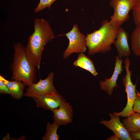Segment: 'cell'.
Listing matches in <instances>:
<instances>
[{
  "label": "cell",
  "instance_id": "24",
  "mask_svg": "<svg viewBox=\"0 0 140 140\" xmlns=\"http://www.w3.org/2000/svg\"><path fill=\"white\" fill-rule=\"evenodd\" d=\"M137 91V95L139 96L140 97V93L138 92L137 91Z\"/></svg>",
  "mask_w": 140,
  "mask_h": 140
},
{
  "label": "cell",
  "instance_id": "19",
  "mask_svg": "<svg viewBox=\"0 0 140 140\" xmlns=\"http://www.w3.org/2000/svg\"><path fill=\"white\" fill-rule=\"evenodd\" d=\"M57 0H40L39 3L34 10V12L35 13H38L46 8L50 9L52 4Z\"/></svg>",
  "mask_w": 140,
  "mask_h": 140
},
{
  "label": "cell",
  "instance_id": "11",
  "mask_svg": "<svg viewBox=\"0 0 140 140\" xmlns=\"http://www.w3.org/2000/svg\"><path fill=\"white\" fill-rule=\"evenodd\" d=\"M52 112L54 121L60 125H65L73 122V107L66 101L62 102L58 108Z\"/></svg>",
  "mask_w": 140,
  "mask_h": 140
},
{
  "label": "cell",
  "instance_id": "23",
  "mask_svg": "<svg viewBox=\"0 0 140 140\" xmlns=\"http://www.w3.org/2000/svg\"><path fill=\"white\" fill-rule=\"evenodd\" d=\"M106 140H120L117 136L114 134L106 139Z\"/></svg>",
  "mask_w": 140,
  "mask_h": 140
},
{
  "label": "cell",
  "instance_id": "21",
  "mask_svg": "<svg viewBox=\"0 0 140 140\" xmlns=\"http://www.w3.org/2000/svg\"><path fill=\"white\" fill-rule=\"evenodd\" d=\"M0 93L3 94L10 95V92L6 85L0 80Z\"/></svg>",
  "mask_w": 140,
  "mask_h": 140
},
{
  "label": "cell",
  "instance_id": "16",
  "mask_svg": "<svg viewBox=\"0 0 140 140\" xmlns=\"http://www.w3.org/2000/svg\"><path fill=\"white\" fill-rule=\"evenodd\" d=\"M136 26L131 35V48L136 55L140 56V24Z\"/></svg>",
  "mask_w": 140,
  "mask_h": 140
},
{
  "label": "cell",
  "instance_id": "17",
  "mask_svg": "<svg viewBox=\"0 0 140 140\" xmlns=\"http://www.w3.org/2000/svg\"><path fill=\"white\" fill-rule=\"evenodd\" d=\"M59 125L56 122L54 121L52 124L47 123L45 134L42 137L43 140H58L59 136L57 134V131L59 127Z\"/></svg>",
  "mask_w": 140,
  "mask_h": 140
},
{
  "label": "cell",
  "instance_id": "22",
  "mask_svg": "<svg viewBox=\"0 0 140 140\" xmlns=\"http://www.w3.org/2000/svg\"><path fill=\"white\" fill-rule=\"evenodd\" d=\"M129 133L132 140H140V131Z\"/></svg>",
  "mask_w": 140,
  "mask_h": 140
},
{
  "label": "cell",
  "instance_id": "20",
  "mask_svg": "<svg viewBox=\"0 0 140 140\" xmlns=\"http://www.w3.org/2000/svg\"><path fill=\"white\" fill-rule=\"evenodd\" d=\"M133 109L135 113L140 114V97L137 95L134 104Z\"/></svg>",
  "mask_w": 140,
  "mask_h": 140
},
{
  "label": "cell",
  "instance_id": "10",
  "mask_svg": "<svg viewBox=\"0 0 140 140\" xmlns=\"http://www.w3.org/2000/svg\"><path fill=\"white\" fill-rule=\"evenodd\" d=\"M109 115L110 117V120L106 121L102 119L99 123L112 131L114 134L117 136L121 140H132L129 133L121 122L120 118L110 113Z\"/></svg>",
  "mask_w": 140,
  "mask_h": 140
},
{
  "label": "cell",
  "instance_id": "14",
  "mask_svg": "<svg viewBox=\"0 0 140 140\" xmlns=\"http://www.w3.org/2000/svg\"><path fill=\"white\" fill-rule=\"evenodd\" d=\"M73 64L76 67H79L87 71L94 76L98 74L93 61L84 53L79 54Z\"/></svg>",
  "mask_w": 140,
  "mask_h": 140
},
{
  "label": "cell",
  "instance_id": "4",
  "mask_svg": "<svg viewBox=\"0 0 140 140\" xmlns=\"http://www.w3.org/2000/svg\"><path fill=\"white\" fill-rule=\"evenodd\" d=\"M124 63L126 74L123 78L122 82L127 94V104L121 111L118 113L114 112L113 114L116 116L126 117L135 113L133 107L137 94L136 92V83L134 85L131 80L132 73L131 71L129 69L130 62L128 57H126Z\"/></svg>",
  "mask_w": 140,
  "mask_h": 140
},
{
  "label": "cell",
  "instance_id": "18",
  "mask_svg": "<svg viewBox=\"0 0 140 140\" xmlns=\"http://www.w3.org/2000/svg\"><path fill=\"white\" fill-rule=\"evenodd\" d=\"M132 15L136 25L140 24V0H137L132 9Z\"/></svg>",
  "mask_w": 140,
  "mask_h": 140
},
{
  "label": "cell",
  "instance_id": "3",
  "mask_svg": "<svg viewBox=\"0 0 140 140\" xmlns=\"http://www.w3.org/2000/svg\"><path fill=\"white\" fill-rule=\"evenodd\" d=\"M13 46V59L10 66L12 73L11 80L21 81L29 86L36 82L37 68L29 59L25 47L21 42H17Z\"/></svg>",
  "mask_w": 140,
  "mask_h": 140
},
{
  "label": "cell",
  "instance_id": "9",
  "mask_svg": "<svg viewBox=\"0 0 140 140\" xmlns=\"http://www.w3.org/2000/svg\"><path fill=\"white\" fill-rule=\"evenodd\" d=\"M115 58V67L112 75L109 78L106 77L104 81L101 80L99 82L101 89L106 92L109 95H112L114 88L118 87L117 81L119 75L121 74L123 71V59L118 55L116 56Z\"/></svg>",
  "mask_w": 140,
  "mask_h": 140
},
{
  "label": "cell",
  "instance_id": "2",
  "mask_svg": "<svg viewBox=\"0 0 140 140\" xmlns=\"http://www.w3.org/2000/svg\"><path fill=\"white\" fill-rule=\"evenodd\" d=\"M107 20H103L99 29L95 30L86 36L88 54L92 55L97 53L109 51L114 44L119 27Z\"/></svg>",
  "mask_w": 140,
  "mask_h": 140
},
{
  "label": "cell",
  "instance_id": "5",
  "mask_svg": "<svg viewBox=\"0 0 140 140\" xmlns=\"http://www.w3.org/2000/svg\"><path fill=\"white\" fill-rule=\"evenodd\" d=\"M65 36L69 40L68 46L63 53L64 59L67 58L74 53H84L87 50L86 36L80 31L76 24H74L72 29L66 34L60 36Z\"/></svg>",
  "mask_w": 140,
  "mask_h": 140
},
{
  "label": "cell",
  "instance_id": "1",
  "mask_svg": "<svg viewBox=\"0 0 140 140\" xmlns=\"http://www.w3.org/2000/svg\"><path fill=\"white\" fill-rule=\"evenodd\" d=\"M34 26V31L29 38L25 50L31 62L39 69L45 46L55 37L49 23L45 19H35Z\"/></svg>",
  "mask_w": 140,
  "mask_h": 140
},
{
  "label": "cell",
  "instance_id": "15",
  "mask_svg": "<svg viewBox=\"0 0 140 140\" xmlns=\"http://www.w3.org/2000/svg\"><path fill=\"white\" fill-rule=\"evenodd\" d=\"M123 123L128 132L140 131V114L135 113L123 120Z\"/></svg>",
  "mask_w": 140,
  "mask_h": 140
},
{
  "label": "cell",
  "instance_id": "12",
  "mask_svg": "<svg viewBox=\"0 0 140 140\" xmlns=\"http://www.w3.org/2000/svg\"><path fill=\"white\" fill-rule=\"evenodd\" d=\"M128 39V33L122 27H120L114 44L118 55L121 58L128 57L130 54Z\"/></svg>",
  "mask_w": 140,
  "mask_h": 140
},
{
  "label": "cell",
  "instance_id": "25",
  "mask_svg": "<svg viewBox=\"0 0 140 140\" xmlns=\"http://www.w3.org/2000/svg\"><path fill=\"white\" fill-rule=\"evenodd\" d=\"M102 0V1H104L107 0Z\"/></svg>",
  "mask_w": 140,
  "mask_h": 140
},
{
  "label": "cell",
  "instance_id": "8",
  "mask_svg": "<svg viewBox=\"0 0 140 140\" xmlns=\"http://www.w3.org/2000/svg\"><path fill=\"white\" fill-rule=\"evenodd\" d=\"M32 98L37 107L52 111L58 108L62 102L66 101L58 92L47 93Z\"/></svg>",
  "mask_w": 140,
  "mask_h": 140
},
{
  "label": "cell",
  "instance_id": "13",
  "mask_svg": "<svg viewBox=\"0 0 140 140\" xmlns=\"http://www.w3.org/2000/svg\"><path fill=\"white\" fill-rule=\"evenodd\" d=\"M0 80H2L8 88L12 97L17 100L21 98L24 95L25 86L22 81L16 80L9 81L0 75Z\"/></svg>",
  "mask_w": 140,
  "mask_h": 140
},
{
  "label": "cell",
  "instance_id": "6",
  "mask_svg": "<svg viewBox=\"0 0 140 140\" xmlns=\"http://www.w3.org/2000/svg\"><path fill=\"white\" fill-rule=\"evenodd\" d=\"M137 0H110L109 5L114 11L110 23L116 26L120 27L129 18V12Z\"/></svg>",
  "mask_w": 140,
  "mask_h": 140
},
{
  "label": "cell",
  "instance_id": "7",
  "mask_svg": "<svg viewBox=\"0 0 140 140\" xmlns=\"http://www.w3.org/2000/svg\"><path fill=\"white\" fill-rule=\"evenodd\" d=\"M54 75L53 72H51L45 79H40L37 83L28 86L24 95L33 98L47 93L57 92L53 84Z\"/></svg>",
  "mask_w": 140,
  "mask_h": 140
}]
</instances>
